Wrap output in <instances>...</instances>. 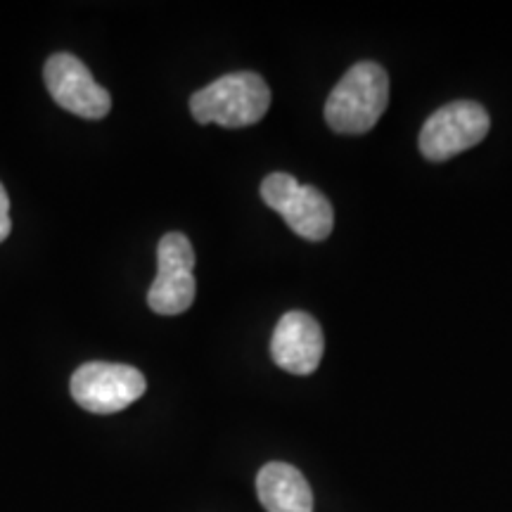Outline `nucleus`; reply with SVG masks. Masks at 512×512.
<instances>
[{"label": "nucleus", "instance_id": "obj_9", "mask_svg": "<svg viewBox=\"0 0 512 512\" xmlns=\"http://www.w3.org/2000/svg\"><path fill=\"white\" fill-rule=\"evenodd\" d=\"M256 494L266 512H313V491L297 467L268 463L256 475Z\"/></svg>", "mask_w": 512, "mask_h": 512}, {"label": "nucleus", "instance_id": "obj_5", "mask_svg": "<svg viewBox=\"0 0 512 512\" xmlns=\"http://www.w3.org/2000/svg\"><path fill=\"white\" fill-rule=\"evenodd\" d=\"M195 249L183 233H166L157 247V278L147 304L159 316H178L195 302Z\"/></svg>", "mask_w": 512, "mask_h": 512}, {"label": "nucleus", "instance_id": "obj_2", "mask_svg": "<svg viewBox=\"0 0 512 512\" xmlns=\"http://www.w3.org/2000/svg\"><path fill=\"white\" fill-rule=\"evenodd\" d=\"M389 79L375 62H358L332 88L325 102V119L332 131L358 136L368 133L387 110Z\"/></svg>", "mask_w": 512, "mask_h": 512}, {"label": "nucleus", "instance_id": "obj_7", "mask_svg": "<svg viewBox=\"0 0 512 512\" xmlns=\"http://www.w3.org/2000/svg\"><path fill=\"white\" fill-rule=\"evenodd\" d=\"M46 88L62 110L81 119H102L112 110V98L88 67L72 53H55L43 69Z\"/></svg>", "mask_w": 512, "mask_h": 512}, {"label": "nucleus", "instance_id": "obj_8", "mask_svg": "<svg viewBox=\"0 0 512 512\" xmlns=\"http://www.w3.org/2000/svg\"><path fill=\"white\" fill-rule=\"evenodd\" d=\"M323 351V330L309 313L290 311L278 320L271 339L275 366L292 375H311L323 361Z\"/></svg>", "mask_w": 512, "mask_h": 512}, {"label": "nucleus", "instance_id": "obj_1", "mask_svg": "<svg viewBox=\"0 0 512 512\" xmlns=\"http://www.w3.org/2000/svg\"><path fill=\"white\" fill-rule=\"evenodd\" d=\"M271 107V91L254 72H233L211 81L190 98V112L197 124L245 128L259 124Z\"/></svg>", "mask_w": 512, "mask_h": 512}, {"label": "nucleus", "instance_id": "obj_4", "mask_svg": "<svg viewBox=\"0 0 512 512\" xmlns=\"http://www.w3.org/2000/svg\"><path fill=\"white\" fill-rule=\"evenodd\" d=\"M69 387L83 411L110 415L136 403L145 394L147 382L143 373L133 366L91 361L74 370Z\"/></svg>", "mask_w": 512, "mask_h": 512}, {"label": "nucleus", "instance_id": "obj_10", "mask_svg": "<svg viewBox=\"0 0 512 512\" xmlns=\"http://www.w3.org/2000/svg\"><path fill=\"white\" fill-rule=\"evenodd\" d=\"M12 230V219H10V197L5 192L3 183H0V242L8 240Z\"/></svg>", "mask_w": 512, "mask_h": 512}, {"label": "nucleus", "instance_id": "obj_3", "mask_svg": "<svg viewBox=\"0 0 512 512\" xmlns=\"http://www.w3.org/2000/svg\"><path fill=\"white\" fill-rule=\"evenodd\" d=\"M261 197L273 211L283 216L299 238L323 242L335 226V211L328 197L313 185H302L290 174H271L261 183Z\"/></svg>", "mask_w": 512, "mask_h": 512}, {"label": "nucleus", "instance_id": "obj_6", "mask_svg": "<svg viewBox=\"0 0 512 512\" xmlns=\"http://www.w3.org/2000/svg\"><path fill=\"white\" fill-rule=\"evenodd\" d=\"M489 126L491 119L482 105L467 100L451 102L425 121L420 133V152L430 162H444L482 143Z\"/></svg>", "mask_w": 512, "mask_h": 512}]
</instances>
